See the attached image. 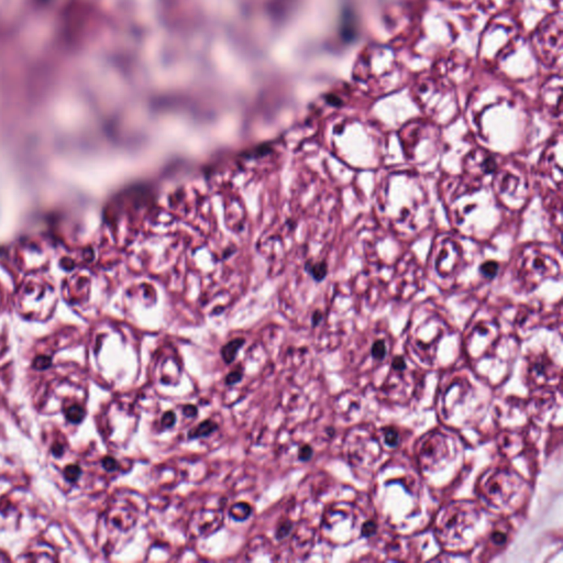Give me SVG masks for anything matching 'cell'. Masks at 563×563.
I'll return each instance as SVG.
<instances>
[{"instance_id":"8","label":"cell","mask_w":563,"mask_h":563,"mask_svg":"<svg viewBox=\"0 0 563 563\" xmlns=\"http://www.w3.org/2000/svg\"><path fill=\"white\" fill-rule=\"evenodd\" d=\"M251 514V507L246 503L234 504L229 510V515L236 522L246 520Z\"/></svg>"},{"instance_id":"7","label":"cell","mask_w":563,"mask_h":563,"mask_svg":"<svg viewBox=\"0 0 563 563\" xmlns=\"http://www.w3.org/2000/svg\"><path fill=\"white\" fill-rule=\"evenodd\" d=\"M244 339L236 338L234 340H231L227 344L224 346L222 349V356L224 358V361L227 364L232 363L236 354H238V351L240 350V348L244 346Z\"/></svg>"},{"instance_id":"12","label":"cell","mask_w":563,"mask_h":563,"mask_svg":"<svg viewBox=\"0 0 563 563\" xmlns=\"http://www.w3.org/2000/svg\"><path fill=\"white\" fill-rule=\"evenodd\" d=\"M102 466L106 472L112 473L116 472L119 468V463L117 460L114 459L112 456H104L102 460Z\"/></svg>"},{"instance_id":"1","label":"cell","mask_w":563,"mask_h":563,"mask_svg":"<svg viewBox=\"0 0 563 563\" xmlns=\"http://www.w3.org/2000/svg\"><path fill=\"white\" fill-rule=\"evenodd\" d=\"M75 370L56 368L41 382L36 393L38 410L46 414L62 412L70 424H80L86 415L85 390Z\"/></svg>"},{"instance_id":"9","label":"cell","mask_w":563,"mask_h":563,"mask_svg":"<svg viewBox=\"0 0 563 563\" xmlns=\"http://www.w3.org/2000/svg\"><path fill=\"white\" fill-rule=\"evenodd\" d=\"M371 356L375 361L380 362L388 356V346L384 340L375 341L371 348Z\"/></svg>"},{"instance_id":"10","label":"cell","mask_w":563,"mask_h":563,"mask_svg":"<svg viewBox=\"0 0 563 563\" xmlns=\"http://www.w3.org/2000/svg\"><path fill=\"white\" fill-rule=\"evenodd\" d=\"M383 440L386 446L390 448H396L400 444V434L394 428H385L383 432Z\"/></svg>"},{"instance_id":"18","label":"cell","mask_w":563,"mask_h":563,"mask_svg":"<svg viewBox=\"0 0 563 563\" xmlns=\"http://www.w3.org/2000/svg\"><path fill=\"white\" fill-rule=\"evenodd\" d=\"M490 539H492V542L496 546H503L506 540H507V536L506 534H504L503 532H500V530H496L492 534V536H490Z\"/></svg>"},{"instance_id":"16","label":"cell","mask_w":563,"mask_h":563,"mask_svg":"<svg viewBox=\"0 0 563 563\" xmlns=\"http://www.w3.org/2000/svg\"><path fill=\"white\" fill-rule=\"evenodd\" d=\"M312 276H314V278H316V280H322V278H324V275L327 274V266H326L324 263L318 264V266H314L312 268Z\"/></svg>"},{"instance_id":"17","label":"cell","mask_w":563,"mask_h":563,"mask_svg":"<svg viewBox=\"0 0 563 563\" xmlns=\"http://www.w3.org/2000/svg\"><path fill=\"white\" fill-rule=\"evenodd\" d=\"M376 524L374 522H366L364 525L362 526V534L366 537H370L376 532Z\"/></svg>"},{"instance_id":"14","label":"cell","mask_w":563,"mask_h":563,"mask_svg":"<svg viewBox=\"0 0 563 563\" xmlns=\"http://www.w3.org/2000/svg\"><path fill=\"white\" fill-rule=\"evenodd\" d=\"M176 422V415L172 410H168L164 414L161 419V424L164 428H172Z\"/></svg>"},{"instance_id":"13","label":"cell","mask_w":563,"mask_h":563,"mask_svg":"<svg viewBox=\"0 0 563 563\" xmlns=\"http://www.w3.org/2000/svg\"><path fill=\"white\" fill-rule=\"evenodd\" d=\"M312 454H314V450L309 444H304L300 446V450H298V459L304 462L310 460L312 458Z\"/></svg>"},{"instance_id":"11","label":"cell","mask_w":563,"mask_h":563,"mask_svg":"<svg viewBox=\"0 0 563 563\" xmlns=\"http://www.w3.org/2000/svg\"><path fill=\"white\" fill-rule=\"evenodd\" d=\"M498 263H495V262H486L481 266L482 274L484 275V276H486L488 278H494L496 273H498Z\"/></svg>"},{"instance_id":"2","label":"cell","mask_w":563,"mask_h":563,"mask_svg":"<svg viewBox=\"0 0 563 563\" xmlns=\"http://www.w3.org/2000/svg\"><path fill=\"white\" fill-rule=\"evenodd\" d=\"M478 520V510L472 504H454L446 512L439 525L441 539L446 544H454Z\"/></svg>"},{"instance_id":"5","label":"cell","mask_w":563,"mask_h":563,"mask_svg":"<svg viewBox=\"0 0 563 563\" xmlns=\"http://www.w3.org/2000/svg\"><path fill=\"white\" fill-rule=\"evenodd\" d=\"M55 551L51 546L44 544H36L31 546L26 554H24V558H19L22 561H56Z\"/></svg>"},{"instance_id":"22","label":"cell","mask_w":563,"mask_h":563,"mask_svg":"<svg viewBox=\"0 0 563 563\" xmlns=\"http://www.w3.org/2000/svg\"><path fill=\"white\" fill-rule=\"evenodd\" d=\"M7 560H8L7 556H4L2 552H0V561H7Z\"/></svg>"},{"instance_id":"20","label":"cell","mask_w":563,"mask_h":563,"mask_svg":"<svg viewBox=\"0 0 563 563\" xmlns=\"http://www.w3.org/2000/svg\"><path fill=\"white\" fill-rule=\"evenodd\" d=\"M183 412L187 417H195L197 415V408L194 405H186L183 407Z\"/></svg>"},{"instance_id":"19","label":"cell","mask_w":563,"mask_h":563,"mask_svg":"<svg viewBox=\"0 0 563 563\" xmlns=\"http://www.w3.org/2000/svg\"><path fill=\"white\" fill-rule=\"evenodd\" d=\"M242 378V373L240 371H234V372H231L227 375V378H226V383L228 385H234L239 383Z\"/></svg>"},{"instance_id":"4","label":"cell","mask_w":563,"mask_h":563,"mask_svg":"<svg viewBox=\"0 0 563 563\" xmlns=\"http://www.w3.org/2000/svg\"><path fill=\"white\" fill-rule=\"evenodd\" d=\"M448 439L441 434H432L424 439L419 450V459L424 468H434L441 464L449 456Z\"/></svg>"},{"instance_id":"21","label":"cell","mask_w":563,"mask_h":563,"mask_svg":"<svg viewBox=\"0 0 563 563\" xmlns=\"http://www.w3.org/2000/svg\"><path fill=\"white\" fill-rule=\"evenodd\" d=\"M320 319H322V314H318V312H317L316 314H314V324H318Z\"/></svg>"},{"instance_id":"6","label":"cell","mask_w":563,"mask_h":563,"mask_svg":"<svg viewBox=\"0 0 563 563\" xmlns=\"http://www.w3.org/2000/svg\"><path fill=\"white\" fill-rule=\"evenodd\" d=\"M217 429H218V424L216 422H214L212 419H207V420L202 422L197 427L190 430L188 434V438L190 439L205 438L216 432Z\"/></svg>"},{"instance_id":"15","label":"cell","mask_w":563,"mask_h":563,"mask_svg":"<svg viewBox=\"0 0 563 563\" xmlns=\"http://www.w3.org/2000/svg\"><path fill=\"white\" fill-rule=\"evenodd\" d=\"M292 528V524L290 522H282L280 525L278 526V530H276V538L280 539V540L284 539L287 536V534L290 532Z\"/></svg>"},{"instance_id":"3","label":"cell","mask_w":563,"mask_h":563,"mask_svg":"<svg viewBox=\"0 0 563 563\" xmlns=\"http://www.w3.org/2000/svg\"><path fill=\"white\" fill-rule=\"evenodd\" d=\"M522 478L510 471H494L484 483L483 494L495 507H504L522 490Z\"/></svg>"}]
</instances>
